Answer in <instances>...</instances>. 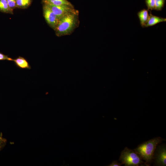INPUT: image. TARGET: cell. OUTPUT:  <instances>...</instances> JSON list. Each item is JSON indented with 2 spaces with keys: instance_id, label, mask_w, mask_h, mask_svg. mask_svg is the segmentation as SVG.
<instances>
[{
  "instance_id": "obj_14",
  "label": "cell",
  "mask_w": 166,
  "mask_h": 166,
  "mask_svg": "<svg viewBox=\"0 0 166 166\" xmlns=\"http://www.w3.org/2000/svg\"><path fill=\"white\" fill-rule=\"evenodd\" d=\"M145 2L148 10H154L155 0H145Z\"/></svg>"
},
{
  "instance_id": "obj_5",
  "label": "cell",
  "mask_w": 166,
  "mask_h": 166,
  "mask_svg": "<svg viewBox=\"0 0 166 166\" xmlns=\"http://www.w3.org/2000/svg\"><path fill=\"white\" fill-rule=\"evenodd\" d=\"M155 165L165 166L166 165V147L165 144L157 146L155 151L153 161Z\"/></svg>"
},
{
  "instance_id": "obj_17",
  "label": "cell",
  "mask_w": 166,
  "mask_h": 166,
  "mask_svg": "<svg viewBox=\"0 0 166 166\" xmlns=\"http://www.w3.org/2000/svg\"><path fill=\"white\" fill-rule=\"evenodd\" d=\"M13 59L8 57L7 55H5L1 53H0V61L7 60L9 61H12Z\"/></svg>"
},
{
  "instance_id": "obj_13",
  "label": "cell",
  "mask_w": 166,
  "mask_h": 166,
  "mask_svg": "<svg viewBox=\"0 0 166 166\" xmlns=\"http://www.w3.org/2000/svg\"><path fill=\"white\" fill-rule=\"evenodd\" d=\"M165 0H155L154 10L161 11L164 7Z\"/></svg>"
},
{
  "instance_id": "obj_16",
  "label": "cell",
  "mask_w": 166,
  "mask_h": 166,
  "mask_svg": "<svg viewBox=\"0 0 166 166\" xmlns=\"http://www.w3.org/2000/svg\"><path fill=\"white\" fill-rule=\"evenodd\" d=\"M10 7L12 10L17 8L16 6V0H7Z\"/></svg>"
},
{
  "instance_id": "obj_10",
  "label": "cell",
  "mask_w": 166,
  "mask_h": 166,
  "mask_svg": "<svg viewBox=\"0 0 166 166\" xmlns=\"http://www.w3.org/2000/svg\"><path fill=\"white\" fill-rule=\"evenodd\" d=\"M42 2L43 4L55 6L62 5L73 6L67 0H42Z\"/></svg>"
},
{
  "instance_id": "obj_6",
  "label": "cell",
  "mask_w": 166,
  "mask_h": 166,
  "mask_svg": "<svg viewBox=\"0 0 166 166\" xmlns=\"http://www.w3.org/2000/svg\"><path fill=\"white\" fill-rule=\"evenodd\" d=\"M43 11L46 22L50 27L55 30L58 23V19L46 5L43 4Z\"/></svg>"
},
{
  "instance_id": "obj_4",
  "label": "cell",
  "mask_w": 166,
  "mask_h": 166,
  "mask_svg": "<svg viewBox=\"0 0 166 166\" xmlns=\"http://www.w3.org/2000/svg\"><path fill=\"white\" fill-rule=\"evenodd\" d=\"M46 5L57 16L58 19L65 15L78 11L74 9L73 5H62L55 6Z\"/></svg>"
},
{
  "instance_id": "obj_8",
  "label": "cell",
  "mask_w": 166,
  "mask_h": 166,
  "mask_svg": "<svg viewBox=\"0 0 166 166\" xmlns=\"http://www.w3.org/2000/svg\"><path fill=\"white\" fill-rule=\"evenodd\" d=\"M166 21L165 18L154 15L150 12L149 19L145 25L144 28L152 26L160 22Z\"/></svg>"
},
{
  "instance_id": "obj_11",
  "label": "cell",
  "mask_w": 166,
  "mask_h": 166,
  "mask_svg": "<svg viewBox=\"0 0 166 166\" xmlns=\"http://www.w3.org/2000/svg\"><path fill=\"white\" fill-rule=\"evenodd\" d=\"M0 11L13 14V10L9 6L7 0H0Z\"/></svg>"
},
{
  "instance_id": "obj_2",
  "label": "cell",
  "mask_w": 166,
  "mask_h": 166,
  "mask_svg": "<svg viewBox=\"0 0 166 166\" xmlns=\"http://www.w3.org/2000/svg\"><path fill=\"white\" fill-rule=\"evenodd\" d=\"M79 23L78 11L65 15L59 19L54 30L56 36L61 37L70 35Z\"/></svg>"
},
{
  "instance_id": "obj_7",
  "label": "cell",
  "mask_w": 166,
  "mask_h": 166,
  "mask_svg": "<svg viewBox=\"0 0 166 166\" xmlns=\"http://www.w3.org/2000/svg\"><path fill=\"white\" fill-rule=\"evenodd\" d=\"M13 61L15 65L19 68L27 69H31V66L27 60L23 57L19 56L15 59H13Z\"/></svg>"
},
{
  "instance_id": "obj_18",
  "label": "cell",
  "mask_w": 166,
  "mask_h": 166,
  "mask_svg": "<svg viewBox=\"0 0 166 166\" xmlns=\"http://www.w3.org/2000/svg\"><path fill=\"white\" fill-rule=\"evenodd\" d=\"M122 165L121 163H120L117 160L113 161L112 163L109 165H107L108 166H121Z\"/></svg>"
},
{
  "instance_id": "obj_12",
  "label": "cell",
  "mask_w": 166,
  "mask_h": 166,
  "mask_svg": "<svg viewBox=\"0 0 166 166\" xmlns=\"http://www.w3.org/2000/svg\"><path fill=\"white\" fill-rule=\"evenodd\" d=\"M32 1V0H16V8L26 9L30 6Z\"/></svg>"
},
{
  "instance_id": "obj_9",
  "label": "cell",
  "mask_w": 166,
  "mask_h": 166,
  "mask_svg": "<svg viewBox=\"0 0 166 166\" xmlns=\"http://www.w3.org/2000/svg\"><path fill=\"white\" fill-rule=\"evenodd\" d=\"M148 10L143 9L138 12L137 14L140 25L143 28H144L149 18Z\"/></svg>"
},
{
  "instance_id": "obj_3",
  "label": "cell",
  "mask_w": 166,
  "mask_h": 166,
  "mask_svg": "<svg viewBox=\"0 0 166 166\" xmlns=\"http://www.w3.org/2000/svg\"><path fill=\"white\" fill-rule=\"evenodd\" d=\"M134 150L126 147L121 152L119 160L125 166H138L144 164L145 162Z\"/></svg>"
},
{
  "instance_id": "obj_15",
  "label": "cell",
  "mask_w": 166,
  "mask_h": 166,
  "mask_svg": "<svg viewBox=\"0 0 166 166\" xmlns=\"http://www.w3.org/2000/svg\"><path fill=\"white\" fill-rule=\"evenodd\" d=\"M6 143V139L3 137L2 133H1L0 134V151L4 147Z\"/></svg>"
},
{
  "instance_id": "obj_1",
  "label": "cell",
  "mask_w": 166,
  "mask_h": 166,
  "mask_svg": "<svg viewBox=\"0 0 166 166\" xmlns=\"http://www.w3.org/2000/svg\"><path fill=\"white\" fill-rule=\"evenodd\" d=\"M164 139L157 137L143 142L133 150L142 160L145 161L146 166H149L153 160L155 151L156 146Z\"/></svg>"
}]
</instances>
